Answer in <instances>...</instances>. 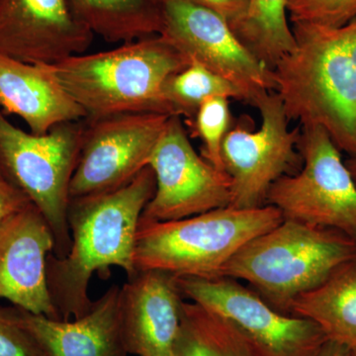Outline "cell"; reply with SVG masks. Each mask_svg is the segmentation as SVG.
<instances>
[{
    "label": "cell",
    "mask_w": 356,
    "mask_h": 356,
    "mask_svg": "<svg viewBox=\"0 0 356 356\" xmlns=\"http://www.w3.org/2000/svg\"><path fill=\"white\" fill-rule=\"evenodd\" d=\"M149 166L156 191L140 221H177L231 205L228 173L198 154L180 117H170Z\"/></svg>",
    "instance_id": "cell-12"
},
{
    "label": "cell",
    "mask_w": 356,
    "mask_h": 356,
    "mask_svg": "<svg viewBox=\"0 0 356 356\" xmlns=\"http://www.w3.org/2000/svg\"><path fill=\"white\" fill-rule=\"evenodd\" d=\"M351 356H356V351H351Z\"/></svg>",
    "instance_id": "cell-30"
},
{
    "label": "cell",
    "mask_w": 356,
    "mask_h": 356,
    "mask_svg": "<svg viewBox=\"0 0 356 356\" xmlns=\"http://www.w3.org/2000/svg\"><path fill=\"white\" fill-rule=\"evenodd\" d=\"M170 117L142 112L86 119L70 198L113 191L132 181L149 166Z\"/></svg>",
    "instance_id": "cell-10"
},
{
    "label": "cell",
    "mask_w": 356,
    "mask_h": 356,
    "mask_svg": "<svg viewBox=\"0 0 356 356\" xmlns=\"http://www.w3.org/2000/svg\"><path fill=\"white\" fill-rule=\"evenodd\" d=\"M189 64L184 54L156 35L38 65L83 107L86 119L93 120L142 112L170 115L163 86Z\"/></svg>",
    "instance_id": "cell-3"
},
{
    "label": "cell",
    "mask_w": 356,
    "mask_h": 356,
    "mask_svg": "<svg viewBox=\"0 0 356 356\" xmlns=\"http://www.w3.org/2000/svg\"><path fill=\"white\" fill-rule=\"evenodd\" d=\"M283 221L274 206L208 211L168 222L140 221L136 270L156 269L177 277L213 280L245 245Z\"/></svg>",
    "instance_id": "cell-5"
},
{
    "label": "cell",
    "mask_w": 356,
    "mask_h": 356,
    "mask_svg": "<svg viewBox=\"0 0 356 356\" xmlns=\"http://www.w3.org/2000/svg\"><path fill=\"white\" fill-rule=\"evenodd\" d=\"M295 47L271 70L289 121L318 126L356 154V21L339 28L291 24Z\"/></svg>",
    "instance_id": "cell-2"
},
{
    "label": "cell",
    "mask_w": 356,
    "mask_h": 356,
    "mask_svg": "<svg viewBox=\"0 0 356 356\" xmlns=\"http://www.w3.org/2000/svg\"><path fill=\"white\" fill-rule=\"evenodd\" d=\"M29 204L31 202L23 192L0 172V229L11 217Z\"/></svg>",
    "instance_id": "cell-27"
},
{
    "label": "cell",
    "mask_w": 356,
    "mask_h": 356,
    "mask_svg": "<svg viewBox=\"0 0 356 356\" xmlns=\"http://www.w3.org/2000/svg\"><path fill=\"white\" fill-rule=\"evenodd\" d=\"M318 356H351V351L341 344L327 341Z\"/></svg>",
    "instance_id": "cell-28"
},
{
    "label": "cell",
    "mask_w": 356,
    "mask_h": 356,
    "mask_svg": "<svg viewBox=\"0 0 356 356\" xmlns=\"http://www.w3.org/2000/svg\"><path fill=\"white\" fill-rule=\"evenodd\" d=\"M211 97H226L243 102L238 89L196 60L173 74L163 86L168 114L178 116L191 126L199 107Z\"/></svg>",
    "instance_id": "cell-22"
},
{
    "label": "cell",
    "mask_w": 356,
    "mask_h": 356,
    "mask_svg": "<svg viewBox=\"0 0 356 356\" xmlns=\"http://www.w3.org/2000/svg\"><path fill=\"white\" fill-rule=\"evenodd\" d=\"M6 309L44 356H129L122 334L118 285L110 287L86 316L76 320H55L17 307Z\"/></svg>",
    "instance_id": "cell-16"
},
{
    "label": "cell",
    "mask_w": 356,
    "mask_h": 356,
    "mask_svg": "<svg viewBox=\"0 0 356 356\" xmlns=\"http://www.w3.org/2000/svg\"><path fill=\"white\" fill-rule=\"evenodd\" d=\"M156 191V177L147 166L132 181L105 193L70 198L67 210L70 248L63 259L49 254L47 282L60 320L86 316L93 305L89 283L93 273L120 267L131 278L136 238L143 211Z\"/></svg>",
    "instance_id": "cell-1"
},
{
    "label": "cell",
    "mask_w": 356,
    "mask_h": 356,
    "mask_svg": "<svg viewBox=\"0 0 356 356\" xmlns=\"http://www.w3.org/2000/svg\"><path fill=\"white\" fill-rule=\"evenodd\" d=\"M291 24L339 28L356 21V0H287Z\"/></svg>",
    "instance_id": "cell-24"
},
{
    "label": "cell",
    "mask_w": 356,
    "mask_h": 356,
    "mask_svg": "<svg viewBox=\"0 0 356 356\" xmlns=\"http://www.w3.org/2000/svg\"><path fill=\"white\" fill-rule=\"evenodd\" d=\"M86 122L60 124L44 135L14 126L0 110V172L40 211L55 240L51 254H69L67 210Z\"/></svg>",
    "instance_id": "cell-6"
},
{
    "label": "cell",
    "mask_w": 356,
    "mask_h": 356,
    "mask_svg": "<svg viewBox=\"0 0 356 356\" xmlns=\"http://www.w3.org/2000/svg\"><path fill=\"white\" fill-rule=\"evenodd\" d=\"M172 356H252L238 332L221 316L184 300Z\"/></svg>",
    "instance_id": "cell-20"
},
{
    "label": "cell",
    "mask_w": 356,
    "mask_h": 356,
    "mask_svg": "<svg viewBox=\"0 0 356 356\" xmlns=\"http://www.w3.org/2000/svg\"><path fill=\"white\" fill-rule=\"evenodd\" d=\"M344 161H346V165L348 166V170H350L351 175H353V179H355L356 184V154H351L350 158Z\"/></svg>",
    "instance_id": "cell-29"
},
{
    "label": "cell",
    "mask_w": 356,
    "mask_h": 356,
    "mask_svg": "<svg viewBox=\"0 0 356 356\" xmlns=\"http://www.w3.org/2000/svg\"><path fill=\"white\" fill-rule=\"evenodd\" d=\"M95 35L65 0H0V54L51 65L88 51Z\"/></svg>",
    "instance_id": "cell-13"
},
{
    "label": "cell",
    "mask_w": 356,
    "mask_h": 356,
    "mask_svg": "<svg viewBox=\"0 0 356 356\" xmlns=\"http://www.w3.org/2000/svg\"><path fill=\"white\" fill-rule=\"evenodd\" d=\"M0 107L21 117L35 135H44L60 124L88 118L83 107L40 65L1 54Z\"/></svg>",
    "instance_id": "cell-17"
},
{
    "label": "cell",
    "mask_w": 356,
    "mask_h": 356,
    "mask_svg": "<svg viewBox=\"0 0 356 356\" xmlns=\"http://www.w3.org/2000/svg\"><path fill=\"white\" fill-rule=\"evenodd\" d=\"M289 315L308 318L329 341L356 351V259L341 264L324 282L293 300Z\"/></svg>",
    "instance_id": "cell-18"
},
{
    "label": "cell",
    "mask_w": 356,
    "mask_h": 356,
    "mask_svg": "<svg viewBox=\"0 0 356 356\" xmlns=\"http://www.w3.org/2000/svg\"><path fill=\"white\" fill-rule=\"evenodd\" d=\"M70 13L108 43H129L161 34L159 0H65Z\"/></svg>",
    "instance_id": "cell-19"
},
{
    "label": "cell",
    "mask_w": 356,
    "mask_h": 356,
    "mask_svg": "<svg viewBox=\"0 0 356 356\" xmlns=\"http://www.w3.org/2000/svg\"><path fill=\"white\" fill-rule=\"evenodd\" d=\"M177 280L184 297L226 320L252 356H318L329 341L315 323L281 313L233 278Z\"/></svg>",
    "instance_id": "cell-8"
},
{
    "label": "cell",
    "mask_w": 356,
    "mask_h": 356,
    "mask_svg": "<svg viewBox=\"0 0 356 356\" xmlns=\"http://www.w3.org/2000/svg\"><path fill=\"white\" fill-rule=\"evenodd\" d=\"M191 127L193 129L195 137L202 143L201 156L214 168L225 172L222 143L232 127L229 98L211 97L204 102Z\"/></svg>",
    "instance_id": "cell-23"
},
{
    "label": "cell",
    "mask_w": 356,
    "mask_h": 356,
    "mask_svg": "<svg viewBox=\"0 0 356 356\" xmlns=\"http://www.w3.org/2000/svg\"><path fill=\"white\" fill-rule=\"evenodd\" d=\"M287 0H250L247 18L236 33L255 58L273 70L295 47Z\"/></svg>",
    "instance_id": "cell-21"
},
{
    "label": "cell",
    "mask_w": 356,
    "mask_h": 356,
    "mask_svg": "<svg viewBox=\"0 0 356 356\" xmlns=\"http://www.w3.org/2000/svg\"><path fill=\"white\" fill-rule=\"evenodd\" d=\"M184 295L177 276L138 270L121 287L122 334L129 355L172 356Z\"/></svg>",
    "instance_id": "cell-15"
},
{
    "label": "cell",
    "mask_w": 356,
    "mask_h": 356,
    "mask_svg": "<svg viewBox=\"0 0 356 356\" xmlns=\"http://www.w3.org/2000/svg\"><path fill=\"white\" fill-rule=\"evenodd\" d=\"M355 259L356 243L343 232L283 219L245 243L221 276L248 282L269 305L288 315L293 300Z\"/></svg>",
    "instance_id": "cell-4"
},
{
    "label": "cell",
    "mask_w": 356,
    "mask_h": 356,
    "mask_svg": "<svg viewBox=\"0 0 356 356\" xmlns=\"http://www.w3.org/2000/svg\"><path fill=\"white\" fill-rule=\"evenodd\" d=\"M298 151L301 170L276 180L266 204L284 220L337 229L356 243V184L339 147L324 129L304 126Z\"/></svg>",
    "instance_id": "cell-7"
},
{
    "label": "cell",
    "mask_w": 356,
    "mask_h": 356,
    "mask_svg": "<svg viewBox=\"0 0 356 356\" xmlns=\"http://www.w3.org/2000/svg\"><path fill=\"white\" fill-rule=\"evenodd\" d=\"M161 36L191 60H196L235 86L243 102L254 106L273 91L271 70L236 36L222 16L188 0H159Z\"/></svg>",
    "instance_id": "cell-11"
},
{
    "label": "cell",
    "mask_w": 356,
    "mask_h": 356,
    "mask_svg": "<svg viewBox=\"0 0 356 356\" xmlns=\"http://www.w3.org/2000/svg\"><path fill=\"white\" fill-rule=\"evenodd\" d=\"M222 16L233 31L238 33L247 18L250 0H188Z\"/></svg>",
    "instance_id": "cell-26"
},
{
    "label": "cell",
    "mask_w": 356,
    "mask_h": 356,
    "mask_svg": "<svg viewBox=\"0 0 356 356\" xmlns=\"http://www.w3.org/2000/svg\"><path fill=\"white\" fill-rule=\"evenodd\" d=\"M0 356H44L36 341L6 308H0Z\"/></svg>",
    "instance_id": "cell-25"
},
{
    "label": "cell",
    "mask_w": 356,
    "mask_h": 356,
    "mask_svg": "<svg viewBox=\"0 0 356 356\" xmlns=\"http://www.w3.org/2000/svg\"><path fill=\"white\" fill-rule=\"evenodd\" d=\"M261 127L250 131L242 124L232 126L222 147L225 172L231 178V205L257 208L266 205L267 193L276 180L298 170L301 127L289 128L280 96L269 91L254 103Z\"/></svg>",
    "instance_id": "cell-9"
},
{
    "label": "cell",
    "mask_w": 356,
    "mask_h": 356,
    "mask_svg": "<svg viewBox=\"0 0 356 356\" xmlns=\"http://www.w3.org/2000/svg\"><path fill=\"white\" fill-rule=\"evenodd\" d=\"M55 240L43 215L29 204L0 229V299L35 315L60 320L47 282Z\"/></svg>",
    "instance_id": "cell-14"
}]
</instances>
